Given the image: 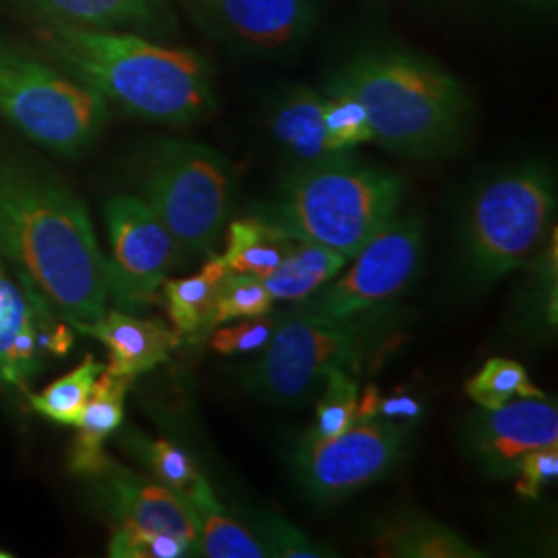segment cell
<instances>
[{"mask_svg": "<svg viewBox=\"0 0 558 558\" xmlns=\"http://www.w3.org/2000/svg\"><path fill=\"white\" fill-rule=\"evenodd\" d=\"M558 476V442L530 451L519 463L515 493L521 499L536 500Z\"/></svg>", "mask_w": 558, "mask_h": 558, "instance_id": "34", "label": "cell"}, {"mask_svg": "<svg viewBox=\"0 0 558 558\" xmlns=\"http://www.w3.org/2000/svg\"><path fill=\"white\" fill-rule=\"evenodd\" d=\"M244 525L259 539L267 557L279 558H327L336 553L327 546H320L300 532L288 519L279 518L269 511H248L244 515Z\"/></svg>", "mask_w": 558, "mask_h": 558, "instance_id": "29", "label": "cell"}, {"mask_svg": "<svg viewBox=\"0 0 558 558\" xmlns=\"http://www.w3.org/2000/svg\"><path fill=\"white\" fill-rule=\"evenodd\" d=\"M279 317L267 313L253 319H240L230 327H216L211 329L209 345L214 352L221 356H236V354H257L260 352L276 331Z\"/></svg>", "mask_w": 558, "mask_h": 558, "instance_id": "33", "label": "cell"}, {"mask_svg": "<svg viewBox=\"0 0 558 558\" xmlns=\"http://www.w3.org/2000/svg\"><path fill=\"white\" fill-rule=\"evenodd\" d=\"M101 502L117 523H131L143 530L184 539L199 555V530L186 500L161 482L143 478L110 463L98 474Z\"/></svg>", "mask_w": 558, "mask_h": 558, "instance_id": "14", "label": "cell"}, {"mask_svg": "<svg viewBox=\"0 0 558 558\" xmlns=\"http://www.w3.org/2000/svg\"><path fill=\"white\" fill-rule=\"evenodd\" d=\"M193 555V546L184 539L143 530L131 523H117L108 542V557L112 558H182Z\"/></svg>", "mask_w": 558, "mask_h": 558, "instance_id": "31", "label": "cell"}, {"mask_svg": "<svg viewBox=\"0 0 558 558\" xmlns=\"http://www.w3.org/2000/svg\"><path fill=\"white\" fill-rule=\"evenodd\" d=\"M405 426L389 420L356 422L333 439L300 442L292 470L315 502H336L389 476L405 449Z\"/></svg>", "mask_w": 558, "mask_h": 558, "instance_id": "10", "label": "cell"}, {"mask_svg": "<svg viewBox=\"0 0 558 558\" xmlns=\"http://www.w3.org/2000/svg\"><path fill=\"white\" fill-rule=\"evenodd\" d=\"M104 368L106 366L101 362L94 356H87L77 368L50 383L40 393H27L29 405L44 418L66 426H77L85 403Z\"/></svg>", "mask_w": 558, "mask_h": 558, "instance_id": "25", "label": "cell"}, {"mask_svg": "<svg viewBox=\"0 0 558 558\" xmlns=\"http://www.w3.org/2000/svg\"><path fill=\"white\" fill-rule=\"evenodd\" d=\"M555 209V179L539 163H523L482 186L459 234L470 281L488 288L519 269L546 236Z\"/></svg>", "mask_w": 558, "mask_h": 558, "instance_id": "5", "label": "cell"}, {"mask_svg": "<svg viewBox=\"0 0 558 558\" xmlns=\"http://www.w3.org/2000/svg\"><path fill=\"white\" fill-rule=\"evenodd\" d=\"M325 94L362 104L373 143L414 160L451 154L468 126L470 98L451 73L433 60L377 52L352 60L329 80Z\"/></svg>", "mask_w": 558, "mask_h": 558, "instance_id": "3", "label": "cell"}, {"mask_svg": "<svg viewBox=\"0 0 558 558\" xmlns=\"http://www.w3.org/2000/svg\"><path fill=\"white\" fill-rule=\"evenodd\" d=\"M380 555L398 558H480L484 553L461 538L451 527L430 521L412 519L380 534Z\"/></svg>", "mask_w": 558, "mask_h": 558, "instance_id": "24", "label": "cell"}, {"mask_svg": "<svg viewBox=\"0 0 558 558\" xmlns=\"http://www.w3.org/2000/svg\"><path fill=\"white\" fill-rule=\"evenodd\" d=\"M375 338L368 320L317 319L279 315L276 331L259 359L242 373L244 387L274 405H296L308 398L327 371H359Z\"/></svg>", "mask_w": 558, "mask_h": 558, "instance_id": "8", "label": "cell"}, {"mask_svg": "<svg viewBox=\"0 0 558 558\" xmlns=\"http://www.w3.org/2000/svg\"><path fill=\"white\" fill-rule=\"evenodd\" d=\"M226 274L228 267L223 265L220 255H209L199 274L189 278L163 279L161 292L166 300V311L180 338L209 333L216 294Z\"/></svg>", "mask_w": 558, "mask_h": 558, "instance_id": "21", "label": "cell"}, {"mask_svg": "<svg viewBox=\"0 0 558 558\" xmlns=\"http://www.w3.org/2000/svg\"><path fill=\"white\" fill-rule=\"evenodd\" d=\"M0 114L27 140L75 156L100 137L110 110L94 87L0 44Z\"/></svg>", "mask_w": 558, "mask_h": 558, "instance_id": "7", "label": "cell"}, {"mask_svg": "<svg viewBox=\"0 0 558 558\" xmlns=\"http://www.w3.org/2000/svg\"><path fill=\"white\" fill-rule=\"evenodd\" d=\"M104 218L110 240L108 294L120 311H137L151 304L180 259L177 242L156 211L133 195L108 201Z\"/></svg>", "mask_w": 558, "mask_h": 558, "instance_id": "11", "label": "cell"}, {"mask_svg": "<svg viewBox=\"0 0 558 558\" xmlns=\"http://www.w3.org/2000/svg\"><path fill=\"white\" fill-rule=\"evenodd\" d=\"M465 396L480 408L493 410L513 399L546 398L530 380L525 368L509 359H490L465 383Z\"/></svg>", "mask_w": 558, "mask_h": 558, "instance_id": "27", "label": "cell"}, {"mask_svg": "<svg viewBox=\"0 0 558 558\" xmlns=\"http://www.w3.org/2000/svg\"><path fill=\"white\" fill-rule=\"evenodd\" d=\"M323 122L333 154H345L362 143H373L366 110L359 100L345 94H325Z\"/></svg>", "mask_w": 558, "mask_h": 558, "instance_id": "30", "label": "cell"}, {"mask_svg": "<svg viewBox=\"0 0 558 558\" xmlns=\"http://www.w3.org/2000/svg\"><path fill=\"white\" fill-rule=\"evenodd\" d=\"M323 383L325 387L317 403V418L302 442L333 439L356 424L360 389L359 383L352 379V373L331 368Z\"/></svg>", "mask_w": 558, "mask_h": 558, "instance_id": "26", "label": "cell"}, {"mask_svg": "<svg viewBox=\"0 0 558 558\" xmlns=\"http://www.w3.org/2000/svg\"><path fill=\"white\" fill-rule=\"evenodd\" d=\"M140 451L158 482H161L168 488H172L174 493H179L180 497L201 476L199 468L195 465L191 456L170 440L143 442Z\"/></svg>", "mask_w": 558, "mask_h": 558, "instance_id": "32", "label": "cell"}, {"mask_svg": "<svg viewBox=\"0 0 558 558\" xmlns=\"http://www.w3.org/2000/svg\"><path fill=\"white\" fill-rule=\"evenodd\" d=\"M57 23L117 29L147 27L160 15V0H29Z\"/></svg>", "mask_w": 558, "mask_h": 558, "instance_id": "23", "label": "cell"}, {"mask_svg": "<svg viewBox=\"0 0 558 558\" xmlns=\"http://www.w3.org/2000/svg\"><path fill=\"white\" fill-rule=\"evenodd\" d=\"M0 255L69 323L106 313L108 263L83 201L50 174L0 160Z\"/></svg>", "mask_w": 558, "mask_h": 558, "instance_id": "1", "label": "cell"}, {"mask_svg": "<svg viewBox=\"0 0 558 558\" xmlns=\"http://www.w3.org/2000/svg\"><path fill=\"white\" fill-rule=\"evenodd\" d=\"M129 385L131 380L120 379L104 368L77 422V437L69 453L71 472L81 476H98L110 468L112 461L104 453V445L119 430L124 420Z\"/></svg>", "mask_w": 558, "mask_h": 558, "instance_id": "17", "label": "cell"}, {"mask_svg": "<svg viewBox=\"0 0 558 558\" xmlns=\"http://www.w3.org/2000/svg\"><path fill=\"white\" fill-rule=\"evenodd\" d=\"M403 195L399 174L345 151L299 166L281 182L276 201L255 214L350 260L398 214Z\"/></svg>", "mask_w": 558, "mask_h": 558, "instance_id": "4", "label": "cell"}, {"mask_svg": "<svg viewBox=\"0 0 558 558\" xmlns=\"http://www.w3.org/2000/svg\"><path fill=\"white\" fill-rule=\"evenodd\" d=\"M465 453L495 480L518 476L530 451L558 442L557 405L548 399L525 398L500 408H480L463 430Z\"/></svg>", "mask_w": 558, "mask_h": 558, "instance_id": "12", "label": "cell"}, {"mask_svg": "<svg viewBox=\"0 0 558 558\" xmlns=\"http://www.w3.org/2000/svg\"><path fill=\"white\" fill-rule=\"evenodd\" d=\"M350 260L308 240H294L278 267L260 279L276 300L302 302L338 276Z\"/></svg>", "mask_w": 558, "mask_h": 558, "instance_id": "22", "label": "cell"}, {"mask_svg": "<svg viewBox=\"0 0 558 558\" xmlns=\"http://www.w3.org/2000/svg\"><path fill=\"white\" fill-rule=\"evenodd\" d=\"M41 368L44 352L34 304L0 263V387L27 393Z\"/></svg>", "mask_w": 558, "mask_h": 558, "instance_id": "16", "label": "cell"}, {"mask_svg": "<svg viewBox=\"0 0 558 558\" xmlns=\"http://www.w3.org/2000/svg\"><path fill=\"white\" fill-rule=\"evenodd\" d=\"M383 393L375 383L366 385L364 391L359 393V408H356V422H371L377 420V412H379V401Z\"/></svg>", "mask_w": 558, "mask_h": 558, "instance_id": "36", "label": "cell"}, {"mask_svg": "<svg viewBox=\"0 0 558 558\" xmlns=\"http://www.w3.org/2000/svg\"><path fill=\"white\" fill-rule=\"evenodd\" d=\"M424 221L416 211L396 214L339 271L292 313L317 319H352L396 299L418 271Z\"/></svg>", "mask_w": 558, "mask_h": 558, "instance_id": "9", "label": "cell"}, {"mask_svg": "<svg viewBox=\"0 0 558 558\" xmlns=\"http://www.w3.org/2000/svg\"><path fill=\"white\" fill-rule=\"evenodd\" d=\"M323 100L325 96L317 92L296 87L278 100L271 110V137L299 166H311L338 156L327 143Z\"/></svg>", "mask_w": 558, "mask_h": 558, "instance_id": "18", "label": "cell"}, {"mask_svg": "<svg viewBox=\"0 0 558 558\" xmlns=\"http://www.w3.org/2000/svg\"><path fill=\"white\" fill-rule=\"evenodd\" d=\"M71 327L101 341L110 356L106 371L126 380L137 379L166 362L180 339L160 320L137 319L124 311H106L100 319L71 323Z\"/></svg>", "mask_w": 558, "mask_h": 558, "instance_id": "15", "label": "cell"}, {"mask_svg": "<svg viewBox=\"0 0 558 558\" xmlns=\"http://www.w3.org/2000/svg\"><path fill=\"white\" fill-rule=\"evenodd\" d=\"M276 299L265 288V283L255 276L228 271L220 281L209 331L221 323L253 319L274 311Z\"/></svg>", "mask_w": 558, "mask_h": 558, "instance_id": "28", "label": "cell"}, {"mask_svg": "<svg viewBox=\"0 0 558 558\" xmlns=\"http://www.w3.org/2000/svg\"><path fill=\"white\" fill-rule=\"evenodd\" d=\"M294 236L257 214L230 221L220 257L228 271L267 278L294 244Z\"/></svg>", "mask_w": 558, "mask_h": 558, "instance_id": "20", "label": "cell"}, {"mask_svg": "<svg viewBox=\"0 0 558 558\" xmlns=\"http://www.w3.org/2000/svg\"><path fill=\"white\" fill-rule=\"evenodd\" d=\"M232 195V163L220 151L191 141H166L143 180V201L172 234L180 257L191 259L214 255Z\"/></svg>", "mask_w": 558, "mask_h": 558, "instance_id": "6", "label": "cell"}, {"mask_svg": "<svg viewBox=\"0 0 558 558\" xmlns=\"http://www.w3.org/2000/svg\"><path fill=\"white\" fill-rule=\"evenodd\" d=\"M205 15L240 46L278 52L304 40L315 21V0H199Z\"/></svg>", "mask_w": 558, "mask_h": 558, "instance_id": "13", "label": "cell"}, {"mask_svg": "<svg viewBox=\"0 0 558 558\" xmlns=\"http://www.w3.org/2000/svg\"><path fill=\"white\" fill-rule=\"evenodd\" d=\"M199 530V557L265 558L267 553L253 532L230 515L216 497L211 484L201 474L182 495Z\"/></svg>", "mask_w": 558, "mask_h": 558, "instance_id": "19", "label": "cell"}, {"mask_svg": "<svg viewBox=\"0 0 558 558\" xmlns=\"http://www.w3.org/2000/svg\"><path fill=\"white\" fill-rule=\"evenodd\" d=\"M41 41L71 77L131 117L184 126L209 117L218 106L211 69L191 50L69 23L48 27Z\"/></svg>", "mask_w": 558, "mask_h": 558, "instance_id": "2", "label": "cell"}, {"mask_svg": "<svg viewBox=\"0 0 558 558\" xmlns=\"http://www.w3.org/2000/svg\"><path fill=\"white\" fill-rule=\"evenodd\" d=\"M422 401L410 393L403 391H396L389 398H380L379 412H377V420H389L396 424H410V422H418L422 418Z\"/></svg>", "mask_w": 558, "mask_h": 558, "instance_id": "35", "label": "cell"}]
</instances>
